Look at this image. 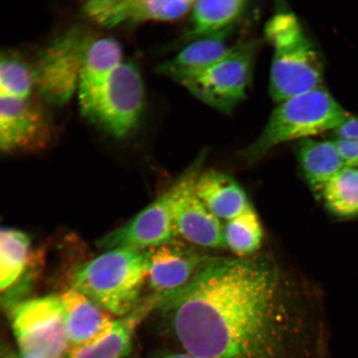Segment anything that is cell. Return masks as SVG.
Returning <instances> with one entry per match:
<instances>
[{
    "instance_id": "1",
    "label": "cell",
    "mask_w": 358,
    "mask_h": 358,
    "mask_svg": "<svg viewBox=\"0 0 358 358\" xmlns=\"http://www.w3.org/2000/svg\"><path fill=\"white\" fill-rule=\"evenodd\" d=\"M156 310L185 351L203 358H275L301 320L293 280L266 255L210 257Z\"/></svg>"
},
{
    "instance_id": "2",
    "label": "cell",
    "mask_w": 358,
    "mask_h": 358,
    "mask_svg": "<svg viewBox=\"0 0 358 358\" xmlns=\"http://www.w3.org/2000/svg\"><path fill=\"white\" fill-rule=\"evenodd\" d=\"M273 48L270 94L277 103L321 87L324 66L319 52L292 12L280 10L265 26Z\"/></svg>"
},
{
    "instance_id": "3",
    "label": "cell",
    "mask_w": 358,
    "mask_h": 358,
    "mask_svg": "<svg viewBox=\"0 0 358 358\" xmlns=\"http://www.w3.org/2000/svg\"><path fill=\"white\" fill-rule=\"evenodd\" d=\"M147 275L146 250L115 248L78 267L71 284L103 310L122 317L141 302Z\"/></svg>"
},
{
    "instance_id": "4",
    "label": "cell",
    "mask_w": 358,
    "mask_h": 358,
    "mask_svg": "<svg viewBox=\"0 0 358 358\" xmlns=\"http://www.w3.org/2000/svg\"><path fill=\"white\" fill-rule=\"evenodd\" d=\"M349 115L324 88L299 94L277 104L262 133L241 155L256 162L283 143L334 131Z\"/></svg>"
},
{
    "instance_id": "5",
    "label": "cell",
    "mask_w": 358,
    "mask_h": 358,
    "mask_svg": "<svg viewBox=\"0 0 358 358\" xmlns=\"http://www.w3.org/2000/svg\"><path fill=\"white\" fill-rule=\"evenodd\" d=\"M258 47L256 40L235 45L220 60L176 82L205 105L230 114L245 99Z\"/></svg>"
},
{
    "instance_id": "6",
    "label": "cell",
    "mask_w": 358,
    "mask_h": 358,
    "mask_svg": "<svg viewBox=\"0 0 358 358\" xmlns=\"http://www.w3.org/2000/svg\"><path fill=\"white\" fill-rule=\"evenodd\" d=\"M91 36L80 28L58 35L39 52L34 69V88L48 104L64 106L78 91Z\"/></svg>"
},
{
    "instance_id": "7",
    "label": "cell",
    "mask_w": 358,
    "mask_h": 358,
    "mask_svg": "<svg viewBox=\"0 0 358 358\" xmlns=\"http://www.w3.org/2000/svg\"><path fill=\"white\" fill-rule=\"evenodd\" d=\"M11 321L19 350L42 358H66L70 346L61 297L48 295L20 302L13 308Z\"/></svg>"
},
{
    "instance_id": "8",
    "label": "cell",
    "mask_w": 358,
    "mask_h": 358,
    "mask_svg": "<svg viewBox=\"0 0 358 358\" xmlns=\"http://www.w3.org/2000/svg\"><path fill=\"white\" fill-rule=\"evenodd\" d=\"M208 151H201L180 176L181 187L174 208L176 236L187 243L208 249H225L224 226L196 195V182L207 160Z\"/></svg>"
},
{
    "instance_id": "9",
    "label": "cell",
    "mask_w": 358,
    "mask_h": 358,
    "mask_svg": "<svg viewBox=\"0 0 358 358\" xmlns=\"http://www.w3.org/2000/svg\"><path fill=\"white\" fill-rule=\"evenodd\" d=\"M181 178L131 221L100 240V249L132 248L148 250L176 240L173 214Z\"/></svg>"
},
{
    "instance_id": "10",
    "label": "cell",
    "mask_w": 358,
    "mask_h": 358,
    "mask_svg": "<svg viewBox=\"0 0 358 358\" xmlns=\"http://www.w3.org/2000/svg\"><path fill=\"white\" fill-rule=\"evenodd\" d=\"M145 94L138 67L123 62L115 70L92 122L115 138L131 136L140 124Z\"/></svg>"
},
{
    "instance_id": "11",
    "label": "cell",
    "mask_w": 358,
    "mask_h": 358,
    "mask_svg": "<svg viewBox=\"0 0 358 358\" xmlns=\"http://www.w3.org/2000/svg\"><path fill=\"white\" fill-rule=\"evenodd\" d=\"M53 137L52 120L37 103L0 98V155L39 153Z\"/></svg>"
},
{
    "instance_id": "12",
    "label": "cell",
    "mask_w": 358,
    "mask_h": 358,
    "mask_svg": "<svg viewBox=\"0 0 358 358\" xmlns=\"http://www.w3.org/2000/svg\"><path fill=\"white\" fill-rule=\"evenodd\" d=\"M189 0H97L86 2L83 11L104 28L146 22H173L189 13Z\"/></svg>"
},
{
    "instance_id": "13",
    "label": "cell",
    "mask_w": 358,
    "mask_h": 358,
    "mask_svg": "<svg viewBox=\"0 0 358 358\" xmlns=\"http://www.w3.org/2000/svg\"><path fill=\"white\" fill-rule=\"evenodd\" d=\"M146 253L147 280L154 293L158 294L183 287L210 257L176 240L148 250Z\"/></svg>"
},
{
    "instance_id": "14",
    "label": "cell",
    "mask_w": 358,
    "mask_h": 358,
    "mask_svg": "<svg viewBox=\"0 0 358 358\" xmlns=\"http://www.w3.org/2000/svg\"><path fill=\"white\" fill-rule=\"evenodd\" d=\"M122 48L115 39L103 38L90 44L80 75L78 94L80 110L95 117L116 69L122 64Z\"/></svg>"
},
{
    "instance_id": "15",
    "label": "cell",
    "mask_w": 358,
    "mask_h": 358,
    "mask_svg": "<svg viewBox=\"0 0 358 358\" xmlns=\"http://www.w3.org/2000/svg\"><path fill=\"white\" fill-rule=\"evenodd\" d=\"M162 294L153 293L127 315L115 320L113 327L96 341L83 347L71 348L66 358H124L131 352L134 336L143 321L157 310Z\"/></svg>"
},
{
    "instance_id": "16",
    "label": "cell",
    "mask_w": 358,
    "mask_h": 358,
    "mask_svg": "<svg viewBox=\"0 0 358 358\" xmlns=\"http://www.w3.org/2000/svg\"><path fill=\"white\" fill-rule=\"evenodd\" d=\"M64 310V326L70 348L96 341L113 327L108 312L71 288L61 296Z\"/></svg>"
},
{
    "instance_id": "17",
    "label": "cell",
    "mask_w": 358,
    "mask_h": 358,
    "mask_svg": "<svg viewBox=\"0 0 358 358\" xmlns=\"http://www.w3.org/2000/svg\"><path fill=\"white\" fill-rule=\"evenodd\" d=\"M196 195L217 218L230 221L252 209L248 195L228 174L203 170L196 182Z\"/></svg>"
},
{
    "instance_id": "18",
    "label": "cell",
    "mask_w": 358,
    "mask_h": 358,
    "mask_svg": "<svg viewBox=\"0 0 358 358\" xmlns=\"http://www.w3.org/2000/svg\"><path fill=\"white\" fill-rule=\"evenodd\" d=\"M248 3L243 0L194 1L190 28L180 42L185 45L208 36L231 33L248 10Z\"/></svg>"
},
{
    "instance_id": "19",
    "label": "cell",
    "mask_w": 358,
    "mask_h": 358,
    "mask_svg": "<svg viewBox=\"0 0 358 358\" xmlns=\"http://www.w3.org/2000/svg\"><path fill=\"white\" fill-rule=\"evenodd\" d=\"M230 34L208 36L185 44L172 59L157 66V71L176 82L183 76L206 69L231 50L232 46L228 44Z\"/></svg>"
},
{
    "instance_id": "20",
    "label": "cell",
    "mask_w": 358,
    "mask_h": 358,
    "mask_svg": "<svg viewBox=\"0 0 358 358\" xmlns=\"http://www.w3.org/2000/svg\"><path fill=\"white\" fill-rule=\"evenodd\" d=\"M297 153L308 185L320 199L327 183L345 167L335 141L306 138L299 142Z\"/></svg>"
},
{
    "instance_id": "21",
    "label": "cell",
    "mask_w": 358,
    "mask_h": 358,
    "mask_svg": "<svg viewBox=\"0 0 358 358\" xmlns=\"http://www.w3.org/2000/svg\"><path fill=\"white\" fill-rule=\"evenodd\" d=\"M31 240L24 232L0 228V292L10 288L24 272Z\"/></svg>"
},
{
    "instance_id": "22",
    "label": "cell",
    "mask_w": 358,
    "mask_h": 358,
    "mask_svg": "<svg viewBox=\"0 0 358 358\" xmlns=\"http://www.w3.org/2000/svg\"><path fill=\"white\" fill-rule=\"evenodd\" d=\"M320 199L340 218L358 216V168L344 167L327 183Z\"/></svg>"
},
{
    "instance_id": "23",
    "label": "cell",
    "mask_w": 358,
    "mask_h": 358,
    "mask_svg": "<svg viewBox=\"0 0 358 358\" xmlns=\"http://www.w3.org/2000/svg\"><path fill=\"white\" fill-rule=\"evenodd\" d=\"M263 228L255 210L227 221L224 226L226 248L237 257L248 258L257 255L263 241Z\"/></svg>"
},
{
    "instance_id": "24",
    "label": "cell",
    "mask_w": 358,
    "mask_h": 358,
    "mask_svg": "<svg viewBox=\"0 0 358 358\" xmlns=\"http://www.w3.org/2000/svg\"><path fill=\"white\" fill-rule=\"evenodd\" d=\"M33 89V66L17 53L0 50V98L29 99Z\"/></svg>"
},
{
    "instance_id": "25",
    "label": "cell",
    "mask_w": 358,
    "mask_h": 358,
    "mask_svg": "<svg viewBox=\"0 0 358 358\" xmlns=\"http://www.w3.org/2000/svg\"><path fill=\"white\" fill-rule=\"evenodd\" d=\"M334 141L345 167L358 168V140L336 138Z\"/></svg>"
},
{
    "instance_id": "26",
    "label": "cell",
    "mask_w": 358,
    "mask_h": 358,
    "mask_svg": "<svg viewBox=\"0 0 358 358\" xmlns=\"http://www.w3.org/2000/svg\"><path fill=\"white\" fill-rule=\"evenodd\" d=\"M337 138L358 140V118L349 115V117L334 129Z\"/></svg>"
},
{
    "instance_id": "27",
    "label": "cell",
    "mask_w": 358,
    "mask_h": 358,
    "mask_svg": "<svg viewBox=\"0 0 358 358\" xmlns=\"http://www.w3.org/2000/svg\"><path fill=\"white\" fill-rule=\"evenodd\" d=\"M0 358H42L38 356L28 355L6 345H0Z\"/></svg>"
},
{
    "instance_id": "28",
    "label": "cell",
    "mask_w": 358,
    "mask_h": 358,
    "mask_svg": "<svg viewBox=\"0 0 358 358\" xmlns=\"http://www.w3.org/2000/svg\"><path fill=\"white\" fill-rule=\"evenodd\" d=\"M155 358H203L198 356L189 355V353H170V355H165Z\"/></svg>"
}]
</instances>
